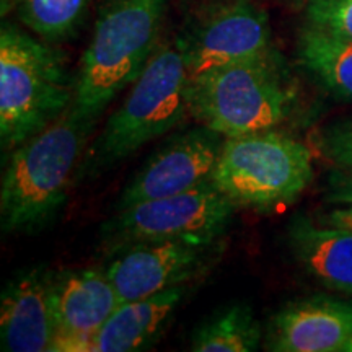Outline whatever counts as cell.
Returning <instances> with one entry per match:
<instances>
[{
  "instance_id": "obj_4",
  "label": "cell",
  "mask_w": 352,
  "mask_h": 352,
  "mask_svg": "<svg viewBox=\"0 0 352 352\" xmlns=\"http://www.w3.org/2000/svg\"><path fill=\"white\" fill-rule=\"evenodd\" d=\"M76 103V78L63 52L19 26L0 30V144L3 152L33 138Z\"/></svg>"
},
{
  "instance_id": "obj_22",
  "label": "cell",
  "mask_w": 352,
  "mask_h": 352,
  "mask_svg": "<svg viewBox=\"0 0 352 352\" xmlns=\"http://www.w3.org/2000/svg\"><path fill=\"white\" fill-rule=\"evenodd\" d=\"M321 222L329 223V226H336L341 228L352 230V206H340L329 210L323 217H320Z\"/></svg>"
},
{
  "instance_id": "obj_13",
  "label": "cell",
  "mask_w": 352,
  "mask_h": 352,
  "mask_svg": "<svg viewBox=\"0 0 352 352\" xmlns=\"http://www.w3.org/2000/svg\"><path fill=\"white\" fill-rule=\"evenodd\" d=\"M52 271L30 266L7 280L0 297V342L7 352L50 351L56 336L51 305Z\"/></svg>"
},
{
  "instance_id": "obj_5",
  "label": "cell",
  "mask_w": 352,
  "mask_h": 352,
  "mask_svg": "<svg viewBox=\"0 0 352 352\" xmlns=\"http://www.w3.org/2000/svg\"><path fill=\"white\" fill-rule=\"evenodd\" d=\"M168 0H104L76 77V108L98 118L153 52Z\"/></svg>"
},
{
  "instance_id": "obj_18",
  "label": "cell",
  "mask_w": 352,
  "mask_h": 352,
  "mask_svg": "<svg viewBox=\"0 0 352 352\" xmlns=\"http://www.w3.org/2000/svg\"><path fill=\"white\" fill-rule=\"evenodd\" d=\"M90 0H8V7L30 32L47 43L76 34Z\"/></svg>"
},
{
  "instance_id": "obj_7",
  "label": "cell",
  "mask_w": 352,
  "mask_h": 352,
  "mask_svg": "<svg viewBox=\"0 0 352 352\" xmlns=\"http://www.w3.org/2000/svg\"><path fill=\"white\" fill-rule=\"evenodd\" d=\"M240 208L208 179L179 195L158 197L116 210L100 227L109 254L127 246L173 239H222Z\"/></svg>"
},
{
  "instance_id": "obj_15",
  "label": "cell",
  "mask_w": 352,
  "mask_h": 352,
  "mask_svg": "<svg viewBox=\"0 0 352 352\" xmlns=\"http://www.w3.org/2000/svg\"><path fill=\"white\" fill-rule=\"evenodd\" d=\"M189 284L175 285L152 296L121 303L94 338L96 352L142 351L164 336L188 296Z\"/></svg>"
},
{
  "instance_id": "obj_3",
  "label": "cell",
  "mask_w": 352,
  "mask_h": 352,
  "mask_svg": "<svg viewBox=\"0 0 352 352\" xmlns=\"http://www.w3.org/2000/svg\"><path fill=\"white\" fill-rule=\"evenodd\" d=\"M297 100L296 82L274 50L189 77L186 85L189 114L223 138L276 129Z\"/></svg>"
},
{
  "instance_id": "obj_23",
  "label": "cell",
  "mask_w": 352,
  "mask_h": 352,
  "mask_svg": "<svg viewBox=\"0 0 352 352\" xmlns=\"http://www.w3.org/2000/svg\"><path fill=\"white\" fill-rule=\"evenodd\" d=\"M346 352H352V340H351L349 344H347V347H346Z\"/></svg>"
},
{
  "instance_id": "obj_14",
  "label": "cell",
  "mask_w": 352,
  "mask_h": 352,
  "mask_svg": "<svg viewBox=\"0 0 352 352\" xmlns=\"http://www.w3.org/2000/svg\"><path fill=\"white\" fill-rule=\"evenodd\" d=\"M287 243L297 263L316 283L352 296V230L300 214L290 220Z\"/></svg>"
},
{
  "instance_id": "obj_6",
  "label": "cell",
  "mask_w": 352,
  "mask_h": 352,
  "mask_svg": "<svg viewBox=\"0 0 352 352\" xmlns=\"http://www.w3.org/2000/svg\"><path fill=\"white\" fill-rule=\"evenodd\" d=\"M314 178L310 148L276 129L226 138L210 176L239 208L263 212L296 201Z\"/></svg>"
},
{
  "instance_id": "obj_8",
  "label": "cell",
  "mask_w": 352,
  "mask_h": 352,
  "mask_svg": "<svg viewBox=\"0 0 352 352\" xmlns=\"http://www.w3.org/2000/svg\"><path fill=\"white\" fill-rule=\"evenodd\" d=\"M222 239H173L127 246L109 254L104 270L121 303L199 280L222 256Z\"/></svg>"
},
{
  "instance_id": "obj_2",
  "label": "cell",
  "mask_w": 352,
  "mask_h": 352,
  "mask_svg": "<svg viewBox=\"0 0 352 352\" xmlns=\"http://www.w3.org/2000/svg\"><path fill=\"white\" fill-rule=\"evenodd\" d=\"M189 72L179 39L158 46L129 94L104 122L78 164L76 182L98 178L151 140L165 135L188 111Z\"/></svg>"
},
{
  "instance_id": "obj_12",
  "label": "cell",
  "mask_w": 352,
  "mask_h": 352,
  "mask_svg": "<svg viewBox=\"0 0 352 352\" xmlns=\"http://www.w3.org/2000/svg\"><path fill=\"white\" fill-rule=\"evenodd\" d=\"M352 340V303L315 296L290 302L272 316L266 349L274 352H346Z\"/></svg>"
},
{
  "instance_id": "obj_19",
  "label": "cell",
  "mask_w": 352,
  "mask_h": 352,
  "mask_svg": "<svg viewBox=\"0 0 352 352\" xmlns=\"http://www.w3.org/2000/svg\"><path fill=\"white\" fill-rule=\"evenodd\" d=\"M315 142L336 168L352 171V118H341L321 127Z\"/></svg>"
},
{
  "instance_id": "obj_11",
  "label": "cell",
  "mask_w": 352,
  "mask_h": 352,
  "mask_svg": "<svg viewBox=\"0 0 352 352\" xmlns=\"http://www.w3.org/2000/svg\"><path fill=\"white\" fill-rule=\"evenodd\" d=\"M56 336L50 351H94V338L121 305L104 267L52 271Z\"/></svg>"
},
{
  "instance_id": "obj_17",
  "label": "cell",
  "mask_w": 352,
  "mask_h": 352,
  "mask_svg": "<svg viewBox=\"0 0 352 352\" xmlns=\"http://www.w3.org/2000/svg\"><path fill=\"white\" fill-rule=\"evenodd\" d=\"M263 340V329L248 303H233L201 321L191 334L195 352H252Z\"/></svg>"
},
{
  "instance_id": "obj_1",
  "label": "cell",
  "mask_w": 352,
  "mask_h": 352,
  "mask_svg": "<svg viewBox=\"0 0 352 352\" xmlns=\"http://www.w3.org/2000/svg\"><path fill=\"white\" fill-rule=\"evenodd\" d=\"M98 120L74 104L8 152L0 189V226L8 235L39 232L63 210Z\"/></svg>"
},
{
  "instance_id": "obj_21",
  "label": "cell",
  "mask_w": 352,
  "mask_h": 352,
  "mask_svg": "<svg viewBox=\"0 0 352 352\" xmlns=\"http://www.w3.org/2000/svg\"><path fill=\"white\" fill-rule=\"evenodd\" d=\"M327 201L338 206H352V171L336 168L329 175Z\"/></svg>"
},
{
  "instance_id": "obj_10",
  "label": "cell",
  "mask_w": 352,
  "mask_h": 352,
  "mask_svg": "<svg viewBox=\"0 0 352 352\" xmlns=\"http://www.w3.org/2000/svg\"><path fill=\"white\" fill-rule=\"evenodd\" d=\"M223 140L222 134L202 124L171 135L122 188L114 210L179 195L206 183L212 176Z\"/></svg>"
},
{
  "instance_id": "obj_16",
  "label": "cell",
  "mask_w": 352,
  "mask_h": 352,
  "mask_svg": "<svg viewBox=\"0 0 352 352\" xmlns=\"http://www.w3.org/2000/svg\"><path fill=\"white\" fill-rule=\"evenodd\" d=\"M297 57L303 69L324 90L352 103V41L307 23L297 39Z\"/></svg>"
},
{
  "instance_id": "obj_20",
  "label": "cell",
  "mask_w": 352,
  "mask_h": 352,
  "mask_svg": "<svg viewBox=\"0 0 352 352\" xmlns=\"http://www.w3.org/2000/svg\"><path fill=\"white\" fill-rule=\"evenodd\" d=\"M307 23L352 41V0H308Z\"/></svg>"
},
{
  "instance_id": "obj_9",
  "label": "cell",
  "mask_w": 352,
  "mask_h": 352,
  "mask_svg": "<svg viewBox=\"0 0 352 352\" xmlns=\"http://www.w3.org/2000/svg\"><path fill=\"white\" fill-rule=\"evenodd\" d=\"M178 39L189 77L272 51L270 16L253 0H226L210 7Z\"/></svg>"
}]
</instances>
